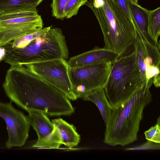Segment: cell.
<instances>
[{"instance_id": "15", "label": "cell", "mask_w": 160, "mask_h": 160, "mask_svg": "<svg viewBox=\"0 0 160 160\" xmlns=\"http://www.w3.org/2000/svg\"><path fill=\"white\" fill-rule=\"evenodd\" d=\"M43 0H0V15L18 11L36 9Z\"/></svg>"}, {"instance_id": "3", "label": "cell", "mask_w": 160, "mask_h": 160, "mask_svg": "<svg viewBox=\"0 0 160 160\" xmlns=\"http://www.w3.org/2000/svg\"><path fill=\"white\" fill-rule=\"evenodd\" d=\"M103 37L104 48L118 55L128 48L138 33L132 22L114 0H88Z\"/></svg>"}, {"instance_id": "24", "label": "cell", "mask_w": 160, "mask_h": 160, "mask_svg": "<svg viewBox=\"0 0 160 160\" xmlns=\"http://www.w3.org/2000/svg\"><path fill=\"white\" fill-rule=\"evenodd\" d=\"M128 1L135 3L138 4V0H127Z\"/></svg>"}, {"instance_id": "19", "label": "cell", "mask_w": 160, "mask_h": 160, "mask_svg": "<svg viewBox=\"0 0 160 160\" xmlns=\"http://www.w3.org/2000/svg\"><path fill=\"white\" fill-rule=\"evenodd\" d=\"M68 0H52L51 4L52 16L56 18L63 19L64 11Z\"/></svg>"}, {"instance_id": "1", "label": "cell", "mask_w": 160, "mask_h": 160, "mask_svg": "<svg viewBox=\"0 0 160 160\" xmlns=\"http://www.w3.org/2000/svg\"><path fill=\"white\" fill-rule=\"evenodd\" d=\"M3 88L11 101L27 112L39 111L50 116L70 115L74 112L63 92L23 65L11 66Z\"/></svg>"}, {"instance_id": "2", "label": "cell", "mask_w": 160, "mask_h": 160, "mask_svg": "<svg viewBox=\"0 0 160 160\" xmlns=\"http://www.w3.org/2000/svg\"><path fill=\"white\" fill-rule=\"evenodd\" d=\"M150 88L142 87L126 100L112 108L106 126L104 143L112 147L125 146L137 140L144 109L152 100Z\"/></svg>"}, {"instance_id": "20", "label": "cell", "mask_w": 160, "mask_h": 160, "mask_svg": "<svg viewBox=\"0 0 160 160\" xmlns=\"http://www.w3.org/2000/svg\"><path fill=\"white\" fill-rule=\"evenodd\" d=\"M148 141L160 143V119L159 116L156 124L144 132Z\"/></svg>"}, {"instance_id": "21", "label": "cell", "mask_w": 160, "mask_h": 160, "mask_svg": "<svg viewBox=\"0 0 160 160\" xmlns=\"http://www.w3.org/2000/svg\"><path fill=\"white\" fill-rule=\"evenodd\" d=\"M160 143H157L151 141L147 142L140 145L126 149L127 150H159Z\"/></svg>"}, {"instance_id": "6", "label": "cell", "mask_w": 160, "mask_h": 160, "mask_svg": "<svg viewBox=\"0 0 160 160\" xmlns=\"http://www.w3.org/2000/svg\"><path fill=\"white\" fill-rule=\"evenodd\" d=\"M43 23L37 9L23 10L0 15V47L17 38L37 32Z\"/></svg>"}, {"instance_id": "16", "label": "cell", "mask_w": 160, "mask_h": 160, "mask_svg": "<svg viewBox=\"0 0 160 160\" xmlns=\"http://www.w3.org/2000/svg\"><path fill=\"white\" fill-rule=\"evenodd\" d=\"M148 32L152 40L157 44L160 35V8L149 10L148 14Z\"/></svg>"}, {"instance_id": "14", "label": "cell", "mask_w": 160, "mask_h": 160, "mask_svg": "<svg viewBox=\"0 0 160 160\" xmlns=\"http://www.w3.org/2000/svg\"><path fill=\"white\" fill-rule=\"evenodd\" d=\"M83 98V100L91 101L97 106L106 126L109 119L112 107L107 100L103 88L95 89Z\"/></svg>"}, {"instance_id": "5", "label": "cell", "mask_w": 160, "mask_h": 160, "mask_svg": "<svg viewBox=\"0 0 160 160\" xmlns=\"http://www.w3.org/2000/svg\"><path fill=\"white\" fill-rule=\"evenodd\" d=\"M3 47L6 50L3 60L11 66L58 59L67 60L69 57L65 36L58 28H51L25 47H12L9 43Z\"/></svg>"}, {"instance_id": "13", "label": "cell", "mask_w": 160, "mask_h": 160, "mask_svg": "<svg viewBox=\"0 0 160 160\" xmlns=\"http://www.w3.org/2000/svg\"><path fill=\"white\" fill-rule=\"evenodd\" d=\"M52 122L58 129L62 144L69 149L77 146L80 136L73 125L61 118L53 119Z\"/></svg>"}, {"instance_id": "12", "label": "cell", "mask_w": 160, "mask_h": 160, "mask_svg": "<svg viewBox=\"0 0 160 160\" xmlns=\"http://www.w3.org/2000/svg\"><path fill=\"white\" fill-rule=\"evenodd\" d=\"M130 9L138 28L139 36L144 41L157 46L151 38L148 32V14L149 10L138 4L129 2Z\"/></svg>"}, {"instance_id": "8", "label": "cell", "mask_w": 160, "mask_h": 160, "mask_svg": "<svg viewBox=\"0 0 160 160\" xmlns=\"http://www.w3.org/2000/svg\"><path fill=\"white\" fill-rule=\"evenodd\" d=\"M23 66L62 92L69 99H77L72 91L68 73L69 67L66 60L56 59Z\"/></svg>"}, {"instance_id": "4", "label": "cell", "mask_w": 160, "mask_h": 160, "mask_svg": "<svg viewBox=\"0 0 160 160\" xmlns=\"http://www.w3.org/2000/svg\"><path fill=\"white\" fill-rule=\"evenodd\" d=\"M136 40L118 55L113 62L109 77L103 87L107 100L112 108L124 101L142 87Z\"/></svg>"}, {"instance_id": "18", "label": "cell", "mask_w": 160, "mask_h": 160, "mask_svg": "<svg viewBox=\"0 0 160 160\" xmlns=\"http://www.w3.org/2000/svg\"><path fill=\"white\" fill-rule=\"evenodd\" d=\"M88 0H68L65 8V18H70L76 15L80 8L85 4Z\"/></svg>"}, {"instance_id": "11", "label": "cell", "mask_w": 160, "mask_h": 160, "mask_svg": "<svg viewBox=\"0 0 160 160\" xmlns=\"http://www.w3.org/2000/svg\"><path fill=\"white\" fill-rule=\"evenodd\" d=\"M118 54L113 51L98 46L72 57L67 62L69 67L76 68L102 62H114Z\"/></svg>"}, {"instance_id": "17", "label": "cell", "mask_w": 160, "mask_h": 160, "mask_svg": "<svg viewBox=\"0 0 160 160\" xmlns=\"http://www.w3.org/2000/svg\"><path fill=\"white\" fill-rule=\"evenodd\" d=\"M51 28V27L43 28L37 32L19 37L9 43L12 47H25L32 41L46 33Z\"/></svg>"}, {"instance_id": "9", "label": "cell", "mask_w": 160, "mask_h": 160, "mask_svg": "<svg viewBox=\"0 0 160 160\" xmlns=\"http://www.w3.org/2000/svg\"><path fill=\"white\" fill-rule=\"evenodd\" d=\"M0 117L5 121L8 134V148L23 146L28 137L30 124L27 116L14 108L11 102L0 101Z\"/></svg>"}, {"instance_id": "23", "label": "cell", "mask_w": 160, "mask_h": 160, "mask_svg": "<svg viewBox=\"0 0 160 160\" xmlns=\"http://www.w3.org/2000/svg\"><path fill=\"white\" fill-rule=\"evenodd\" d=\"M6 55V50L3 47H0V62L3 60Z\"/></svg>"}, {"instance_id": "10", "label": "cell", "mask_w": 160, "mask_h": 160, "mask_svg": "<svg viewBox=\"0 0 160 160\" xmlns=\"http://www.w3.org/2000/svg\"><path fill=\"white\" fill-rule=\"evenodd\" d=\"M28 112V114L27 118L28 122L38 136L37 141L32 147L58 148L62 143L58 129L47 115L39 111Z\"/></svg>"}, {"instance_id": "7", "label": "cell", "mask_w": 160, "mask_h": 160, "mask_svg": "<svg viewBox=\"0 0 160 160\" xmlns=\"http://www.w3.org/2000/svg\"><path fill=\"white\" fill-rule=\"evenodd\" d=\"M113 62H102L82 67H69L68 73L73 93L77 99L92 91L103 88Z\"/></svg>"}, {"instance_id": "22", "label": "cell", "mask_w": 160, "mask_h": 160, "mask_svg": "<svg viewBox=\"0 0 160 160\" xmlns=\"http://www.w3.org/2000/svg\"><path fill=\"white\" fill-rule=\"evenodd\" d=\"M160 74L154 77L152 79V84L156 88H159L160 86Z\"/></svg>"}]
</instances>
